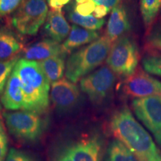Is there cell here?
<instances>
[{
    "mask_svg": "<svg viewBox=\"0 0 161 161\" xmlns=\"http://www.w3.org/2000/svg\"><path fill=\"white\" fill-rule=\"evenodd\" d=\"M110 129L115 139L129 148L139 161H161L160 148L127 107L114 112Z\"/></svg>",
    "mask_w": 161,
    "mask_h": 161,
    "instance_id": "6da1fadb",
    "label": "cell"
},
{
    "mask_svg": "<svg viewBox=\"0 0 161 161\" xmlns=\"http://www.w3.org/2000/svg\"><path fill=\"white\" fill-rule=\"evenodd\" d=\"M14 70L19 75L23 88V110L41 115L45 114L49 106L50 82L39 63L25 58L19 59Z\"/></svg>",
    "mask_w": 161,
    "mask_h": 161,
    "instance_id": "7a4b0ae2",
    "label": "cell"
},
{
    "mask_svg": "<svg viewBox=\"0 0 161 161\" xmlns=\"http://www.w3.org/2000/svg\"><path fill=\"white\" fill-rule=\"evenodd\" d=\"M112 44L104 35L72 53L66 64V78L75 84L89 75L107 60Z\"/></svg>",
    "mask_w": 161,
    "mask_h": 161,
    "instance_id": "3957f363",
    "label": "cell"
},
{
    "mask_svg": "<svg viewBox=\"0 0 161 161\" xmlns=\"http://www.w3.org/2000/svg\"><path fill=\"white\" fill-rule=\"evenodd\" d=\"M8 130L17 140L35 142L43 135L46 122L41 114L27 110H14L3 114Z\"/></svg>",
    "mask_w": 161,
    "mask_h": 161,
    "instance_id": "277c9868",
    "label": "cell"
},
{
    "mask_svg": "<svg viewBox=\"0 0 161 161\" xmlns=\"http://www.w3.org/2000/svg\"><path fill=\"white\" fill-rule=\"evenodd\" d=\"M140 58L135 40L124 35L113 43L106 62L116 75L127 78L136 70Z\"/></svg>",
    "mask_w": 161,
    "mask_h": 161,
    "instance_id": "5b68a950",
    "label": "cell"
},
{
    "mask_svg": "<svg viewBox=\"0 0 161 161\" xmlns=\"http://www.w3.org/2000/svg\"><path fill=\"white\" fill-rule=\"evenodd\" d=\"M46 0H25L12 18V23L20 34L35 35L48 16Z\"/></svg>",
    "mask_w": 161,
    "mask_h": 161,
    "instance_id": "8992f818",
    "label": "cell"
},
{
    "mask_svg": "<svg viewBox=\"0 0 161 161\" xmlns=\"http://www.w3.org/2000/svg\"><path fill=\"white\" fill-rule=\"evenodd\" d=\"M115 81V73L106 65L81 78L80 86L92 103L101 104L109 98Z\"/></svg>",
    "mask_w": 161,
    "mask_h": 161,
    "instance_id": "52a82bcc",
    "label": "cell"
},
{
    "mask_svg": "<svg viewBox=\"0 0 161 161\" xmlns=\"http://www.w3.org/2000/svg\"><path fill=\"white\" fill-rule=\"evenodd\" d=\"M132 109L139 120L151 132L161 149V97L152 96L136 98L131 102Z\"/></svg>",
    "mask_w": 161,
    "mask_h": 161,
    "instance_id": "ba28073f",
    "label": "cell"
},
{
    "mask_svg": "<svg viewBox=\"0 0 161 161\" xmlns=\"http://www.w3.org/2000/svg\"><path fill=\"white\" fill-rule=\"evenodd\" d=\"M159 84L160 80L139 68L124 80L122 85V92L126 97L134 99L160 96Z\"/></svg>",
    "mask_w": 161,
    "mask_h": 161,
    "instance_id": "9c48e42d",
    "label": "cell"
},
{
    "mask_svg": "<svg viewBox=\"0 0 161 161\" xmlns=\"http://www.w3.org/2000/svg\"><path fill=\"white\" fill-rule=\"evenodd\" d=\"M79 88L66 78H61L52 84L50 100L58 111L68 112L75 109L79 104Z\"/></svg>",
    "mask_w": 161,
    "mask_h": 161,
    "instance_id": "30bf717a",
    "label": "cell"
},
{
    "mask_svg": "<svg viewBox=\"0 0 161 161\" xmlns=\"http://www.w3.org/2000/svg\"><path fill=\"white\" fill-rule=\"evenodd\" d=\"M73 161H99L102 141L98 136H88L68 146Z\"/></svg>",
    "mask_w": 161,
    "mask_h": 161,
    "instance_id": "8fae6325",
    "label": "cell"
},
{
    "mask_svg": "<svg viewBox=\"0 0 161 161\" xmlns=\"http://www.w3.org/2000/svg\"><path fill=\"white\" fill-rule=\"evenodd\" d=\"M1 102L5 109L23 110V92L20 78L14 69L3 90Z\"/></svg>",
    "mask_w": 161,
    "mask_h": 161,
    "instance_id": "7c38bea8",
    "label": "cell"
},
{
    "mask_svg": "<svg viewBox=\"0 0 161 161\" xmlns=\"http://www.w3.org/2000/svg\"><path fill=\"white\" fill-rule=\"evenodd\" d=\"M130 29L128 12L124 5H116L112 9L107 24L106 35L112 43L124 36Z\"/></svg>",
    "mask_w": 161,
    "mask_h": 161,
    "instance_id": "4fadbf2b",
    "label": "cell"
},
{
    "mask_svg": "<svg viewBox=\"0 0 161 161\" xmlns=\"http://www.w3.org/2000/svg\"><path fill=\"white\" fill-rule=\"evenodd\" d=\"M70 26L62 13L61 9H51L48 13L44 31L46 36L58 43L69 36Z\"/></svg>",
    "mask_w": 161,
    "mask_h": 161,
    "instance_id": "5bb4252c",
    "label": "cell"
},
{
    "mask_svg": "<svg viewBox=\"0 0 161 161\" xmlns=\"http://www.w3.org/2000/svg\"><path fill=\"white\" fill-rule=\"evenodd\" d=\"M66 55L60 43L52 39H46L32 44L24 50V58L26 60L40 61L57 55Z\"/></svg>",
    "mask_w": 161,
    "mask_h": 161,
    "instance_id": "9a60e30c",
    "label": "cell"
},
{
    "mask_svg": "<svg viewBox=\"0 0 161 161\" xmlns=\"http://www.w3.org/2000/svg\"><path fill=\"white\" fill-rule=\"evenodd\" d=\"M98 38H99V35L96 31L72 25L67 39L62 44V49L64 53L66 55L80 46L89 44Z\"/></svg>",
    "mask_w": 161,
    "mask_h": 161,
    "instance_id": "2e32d148",
    "label": "cell"
},
{
    "mask_svg": "<svg viewBox=\"0 0 161 161\" xmlns=\"http://www.w3.org/2000/svg\"><path fill=\"white\" fill-rule=\"evenodd\" d=\"M65 57L66 55H57L38 61L44 74L51 84L63 78L66 70Z\"/></svg>",
    "mask_w": 161,
    "mask_h": 161,
    "instance_id": "e0dca14e",
    "label": "cell"
},
{
    "mask_svg": "<svg viewBox=\"0 0 161 161\" xmlns=\"http://www.w3.org/2000/svg\"><path fill=\"white\" fill-rule=\"evenodd\" d=\"M21 49V43L12 32L5 29H0V60L17 58Z\"/></svg>",
    "mask_w": 161,
    "mask_h": 161,
    "instance_id": "ac0fdd59",
    "label": "cell"
},
{
    "mask_svg": "<svg viewBox=\"0 0 161 161\" xmlns=\"http://www.w3.org/2000/svg\"><path fill=\"white\" fill-rule=\"evenodd\" d=\"M105 161H139V160L122 142L114 139L107 148Z\"/></svg>",
    "mask_w": 161,
    "mask_h": 161,
    "instance_id": "d6986e66",
    "label": "cell"
},
{
    "mask_svg": "<svg viewBox=\"0 0 161 161\" xmlns=\"http://www.w3.org/2000/svg\"><path fill=\"white\" fill-rule=\"evenodd\" d=\"M140 12L147 34L152 29L161 8V0H140Z\"/></svg>",
    "mask_w": 161,
    "mask_h": 161,
    "instance_id": "ffe728a7",
    "label": "cell"
},
{
    "mask_svg": "<svg viewBox=\"0 0 161 161\" xmlns=\"http://www.w3.org/2000/svg\"><path fill=\"white\" fill-rule=\"evenodd\" d=\"M67 18L71 23H74V25L93 31L102 29L104 24V19H98L92 14L89 16L80 15L74 9L68 14Z\"/></svg>",
    "mask_w": 161,
    "mask_h": 161,
    "instance_id": "44dd1931",
    "label": "cell"
},
{
    "mask_svg": "<svg viewBox=\"0 0 161 161\" xmlns=\"http://www.w3.org/2000/svg\"><path fill=\"white\" fill-rule=\"evenodd\" d=\"M142 63L146 72L161 77V55L152 54L145 56Z\"/></svg>",
    "mask_w": 161,
    "mask_h": 161,
    "instance_id": "7402d4cb",
    "label": "cell"
},
{
    "mask_svg": "<svg viewBox=\"0 0 161 161\" xmlns=\"http://www.w3.org/2000/svg\"><path fill=\"white\" fill-rule=\"evenodd\" d=\"M18 60V58L8 60H0V94L3 92L6 83Z\"/></svg>",
    "mask_w": 161,
    "mask_h": 161,
    "instance_id": "603a6c76",
    "label": "cell"
},
{
    "mask_svg": "<svg viewBox=\"0 0 161 161\" xmlns=\"http://www.w3.org/2000/svg\"><path fill=\"white\" fill-rule=\"evenodd\" d=\"M146 44L150 49L161 52V24L153 26L147 34Z\"/></svg>",
    "mask_w": 161,
    "mask_h": 161,
    "instance_id": "cb8c5ba5",
    "label": "cell"
},
{
    "mask_svg": "<svg viewBox=\"0 0 161 161\" xmlns=\"http://www.w3.org/2000/svg\"><path fill=\"white\" fill-rule=\"evenodd\" d=\"M5 161H39L31 154L24 151L11 148Z\"/></svg>",
    "mask_w": 161,
    "mask_h": 161,
    "instance_id": "d4e9b609",
    "label": "cell"
},
{
    "mask_svg": "<svg viewBox=\"0 0 161 161\" xmlns=\"http://www.w3.org/2000/svg\"><path fill=\"white\" fill-rule=\"evenodd\" d=\"M23 0H0V16L11 14L19 7Z\"/></svg>",
    "mask_w": 161,
    "mask_h": 161,
    "instance_id": "484cf974",
    "label": "cell"
},
{
    "mask_svg": "<svg viewBox=\"0 0 161 161\" xmlns=\"http://www.w3.org/2000/svg\"><path fill=\"white\" fill-rule=\"evenodd\" d=\"M8 140L2 125H0V161H5L8 154Z\"/></svg>",
    "mask_w": 161,
    "mask_h": 161,
    "instance_id": "4316f807",
    "label": "cell"
},
{
    "mask_svg": "<svg viewBox=\"0 0 161 161\" xmlns=\"http://www.w3.org/2000/svg\"><path fill=\"white\" fill-rule=\"evenodd\" d=\"M96 6V5L93 0H87L82 4H76L74 10L80 15L89 16L93 13Z\"/></svg>",
    "mask_w": 161,
    "mask_h": 161,
    "instance_id": "83f0119b",
    "label": "cell"
},
{
    "mask_svg": "<svg viewBox=\"0 0 161 161\" xmlns=\"http://www.w3.org/2000/svg\"><path fill=\"white\" fill-rule=\"evenodd\" d=\"M93 2L96 5H104L110 11L116 5H119L122 0H93Z\"/></svg>",
    "mask_w": 161,
    "mask_h": 161,
    "instance_id": "f1b7e54d",
    "label": "cell"
},
{
    "mask_svg": "<svg viewBox=\"0 0 161 161\" xmlns=\"http://www.w3.org/2000/svg\"><path fill=\"white\" fill-rule=\"evenodd\" d=\"M109 11L110 10L105 7V6L96 5V8L94 10L93 13L92 14V15L96 18H98V19H103V17L108 14Z\"/></svg>",
    "mask_w": 161,
    "mask_h": 161,
    "instance_id": "f546056e",
    "label": "cell"
},
{
    "mask_svg": "<svg viewBox=\"0 0 161 161\" xmlns=\"http://www.w3.org/2000/svg\"><path fill=\"white\" fill-rule=\"evenodd\" d=\"M47 2L52 9H61L70 0H47Z\"/></svg>",
    "mask_w": 161,
    "mask_h": 161,
    "instance_id": "4dcf8cb0",
    "label": "cell"
},
{
    "mask_svg": "<svg viewBox=\"0 0 161 161\" xmlns=\"http://www.w3.org/2000/svg\"><path fill=\"white\" fill-rule=\"evenodd\" d=\"M55 161H73L71 155H70L69 151L67 148H65L60 152Z\"/></svg>",
    "mask_w": 161,
    "mask_h": 161,
    "instance_id": "1f68e13d",
    "label": "cell"
},
{
    "mask_svg": "<svg viewBox=\"0 0 161 161\" xmlns=\"http://www.w3.org/2000/svg\"><path fill=\"white\" fill-rule=\"evenodd\" d=\"M87 1V0H75V3L76 4H82L85 2Z\"/></svg>",
    "mask_w": 161,
    "mask_h": 161,
    "instance_id": "d6a6232c",
    "label": "cell"
},
{
    "mask_svg": "<svg viewBox=\"0 0 161 161\" xmlns=\"http://www.w3.org/2000/svg\"><path fill=\"white\" fill-rule=\"evenodd\" d=\"M159 86H160V96L161 97V82L160 81V84H159Z\"/></svg>",
    "mask_w": 161,
    "mask_h": 161,
    "instance_id": "836d02e7",
    "label": "cell"
},
{
    "mask_svg": "<svg viewBox=\"0 0 161 161\" xmlns=\"http://www.w3.org/2000/svg\"><path fill=\"white\" fill-rule=\"evenodd\" d=\"M0 125H1V122H0Z\"/></svg>",
    "mask_w": 161,
    "mask_h": 161,
    "instance_id": "e575fe53",
    "label": "cell"
}]
</instances>
